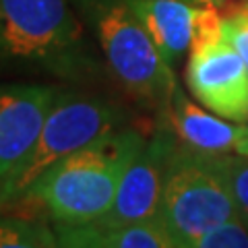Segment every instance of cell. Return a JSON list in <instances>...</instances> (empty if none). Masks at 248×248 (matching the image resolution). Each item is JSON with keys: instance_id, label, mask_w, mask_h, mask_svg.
I'll list each match as a JSON object with an SVG mask.
<instances>
[{"instance_id": "2e32d148", "label": "cell", "mask_w": 248, "mask_h": 248, "mask_svg": "<svg viewBox=\"0 0 248 248\" xmlns=\"http://www.w3.org/2000/svg\"><path fill=\"white\" fill-rule=\"evenodd\" d=\"M58 238V248H110L106 232L95 226H71V223H54Z\"/></svg>"}, {"instance_id": "5b68a950", "label": "cell", "mask_w": 248, "mask_h": 248, "mask_svg": "<svg viewBox=\"0 0 248 248\" xmlns=\"http://www.w3.org/2000/svg\"><path fill=\"white\" fill-rule=\"evenodd\" d=\"M242 215L205 153L176 139L161 192L157 221L174 248H195L217 226Z\"/></svg>"}, {"instance_id": "8fae6325", "label": "cell", "mask_w": 248, "mask_h": 248, "mask_svg": "<svg viewBox=\"0 0 248 248\" xmlns=\"http://www.w3.org/2000/svg\"><path fill=\"white\" fill-rule=\"evenodd\" d=\"M0 248H58L56 230L37 217L0 215Z\"/></svg>"}, {"instance_id": "6da1fadb", "label": "cell", "mask_w": 248, "mask_h": 248, "mask_svg": "<svg viewBox=\"0 0 248 248\" xmlns=\"http://www.w3.org/2000/svg\"><path fill=\"white\" fill-rule=\"evenodd\" d=\"M91 87L110 71L71 0H0V79Z\"/></svg>"}, {"instance_id": "8992f818", "label": "cell", "mask_w": 248, "mask_h": 248, "mask_svg": "<svg viewBox=\"0 0 248 248\" xmlns=\"http://www.w3.org/2000/svg\"><path fill=\"white\" fill-rule=\"evenodd\" d=\"M176 147V137L166 124L157 122L149 139L124 174L114 203L95 226L116 230L141 221H155L159 215L161 192L168 166Z\"/></svg>"}, {"instance_id": "ac0fdd59", "label": "cell", "mask_w": 248, "mask_h": 248, "mask_svg": "<svg viewBox=\"0 0 248 248\" xmlns=\"http://www.w3.org/2000/svg\"><path fill=\"white\" fill-rule=\"evenodd\" d=\"M188 2L195 6H217V9H223V6L236 2V0H188Z\"/></svg>"}, {"instance_id": "4fadbf2b", "label": "cell", "mask_w": 248, "mask_h": 248, "mask_svg": "<svg viewBox=\"0 0 248 248\" xmlns=\"http://www.w3.org/2000/svg\"><path fill=\"white\" fill-rule=\"evenodd\" d=\"M104 232L110 248H174L157 219Z\"/></svg>"}, {"instance_id": "e0dca14e", "label": "cell", "mask_w": 248, "mask_h": 248, "mask_svg": "<svg viewBox=\"0 0 248 248\" xmlns=\"http://www.w3.org/2000/svg\"><path fill=\"white\" fill-rule=\"evenodd\" d=\"M195 248H248V217L240 215L217 226L201 238Z\"/></svg>"}, {"instance_id": "7c38bea8", "label": "cell", "mask_w": 248, "mask_h": 248, "mask_svg": "<svg viewBox=\"0 0 248 248\" xmlns=\"http://www.w3.org/2000/svg\"><path fill=\"white\" fill-rule=\"evenodd\" d=\"M205 159L213 172L221 178V182L226 184L242 215L248 217V155L236 151L205 153Z\"/></svg>"}, {"instance_id": "30bf717a", "label": "cell", "mask_w": 248, "mask_h": 248, "mask_svg": "<svg viewBox=\"0 0 248 248\" xmlns=\"http://www.w3.org/2000/svg\"><path fill=\"white\" fill-rule=\"evenodd\" d=\"M149 31L161 56L174 68L192 46L197 6L188 0H126Z\"/></svg>"}, {"instance_id": "52a82bcc", "label": "cell", "mask_w": 248, "mask_h": 248, "mask_svg": "<svg viewBox=\"0 0 248 248\" xmlns=\"http://www.w3.org/2000/svg\"><path fill=\"white\" fill-rule=\"evenodd\" d=\"M186 85L213 114L238 124L248 122V66L226 40L190 52Z\"/></svg>"}, {"instance_id": "277c9868", "label": "cell", "mask_w": 248, "mask_h": 248, "mask_svg": "<svg viewBox=\"0 0 248 248\" xmlns=\"http://www.w3.org/2000/svg\"><path fill=\"white\" fill-rule=\"evenodd\" d=\"M130 124L133 116L116 99L79 85H64L46 116L35 145L0 180V207H17L37 178L56 161Z\"/></svg>"}, {"instance_id": "3957f363", "label": "cell", "mask_w": 248, "mask_h": 248, "mask_svg": "<svg viewBox=\"0 0 248 248\" xmlns=\"http://www.w3.org/2000/svg\"><path fill=\"white\" fill-rule=\"evenodd\" d=\"M91 31L110 79L130 102L155 116L172 104L178 81L126 0H71Z\"/></svg>"}, {"instance_id": "7a4b0ae2", "label": "cell", "mask_w": 248, "mask_h": 248, "mask_svg": "<svg viewBox=\"0 0 248 248\" xmlns=\"http://www.w3.org/2000/svg\"><path fill=\"white\" fill-rule=\"evenodd\" d=\"M147 139L137 124L104 135L56 161L37 178L19 205L35 207L54 223H97L110 211L124 174Z\"/></svg>"}, {"instance_id": "9c48e42d", "label": "cell", "mask_w": 248, "mask_h": 248, "mask_svg": "<svg viewBox=\"0 0 248 248\" xmlns=\"http://www.w3.org/2000/svg\"><path fill=\"white\" fill-rule=\"evenodd\" d=\"M157 122L166 124L182 145L205 153H230L236 151L244 124H230L226 118L205 112L192 104L180 87H176L172 104L157 116Z\"/></svg>"}, {"instance_id": "d6986e66", "label": "cell", "mask_w": 248, "mask_h": 248, "mask_svg": "<svg viewBox=\"0 0 248 248\" xmlns=\"http://www.w3.org/2000/svg\"><path fill=\"white\" fill-rule=\"evenodd\" d=\"M236 153L248 155V124H244V126H242V135H240V141H238V147H236Z\"/></svg>"}, {"instance_id": "9a60e30c", "label": "cell", "mask_w": 248, "mask_h": 248, "mask_svg": "<svg viewBox=\"0 0 248 248\" xmlns=\"http://www.w3.org/2000/svg\"><path fill=\"white\" fill-rule=\"evenodd\" d=\"M223 42V15L217 6H197L195 15V37L190 52L205 50Z\"/></svg>"}, {"instance_id": "ba28073f", "label": "cell", "mask_w": 248, "mask_h": 248, "mask_svg": "<svg viewBox=\"0 0 248 248\" xmlns=\"http://www.w3.org/2000/svg\"><path fill=\"white\" fill-rule=\"evenodd\" d=\"M60 89L56 83L0 81V180L35 145Z\"/></svg>"}, {"instance_id": "5bb4252c", "label": "cell", "mask_w": 248, "mask_h": 248, "mask_svg": "<svg viewBox=\"0 0 248 248\" xmlns=\"http://www.w3.org/2000/svg\"><path fill=\"white\" fill-rule=\"evenodd\" d=\"M219 11L223 15V40L234 46L248 66V0H236Z\"/></svg>"}]
</instances>
